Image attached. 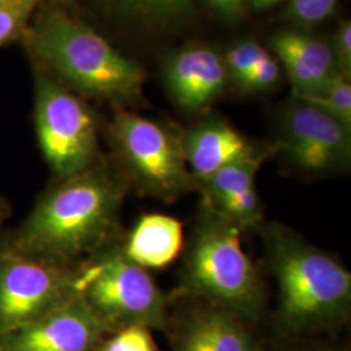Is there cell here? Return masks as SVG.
<instances>
[{
	"label": "cell",
	"instance_id": "f1b7e54d",
	"mask_svg": "<svg viewBox=\"0 0 351 351\" xmlns=\"http://www.w3.org/2000/svg\"><path fill=\"white\" fill-rule=\"evenodd\" d=\"M281 0H251L254 8L259 10V11H264V10H268L274 5H276L277 3H280Z\"/></svg>",
	"mask_w": 351,
	"mask_h": 351
},
{
	"label": "cell",
	"instance_id": "83f0119b",
	"mask_svg": "<svg viewBox=\"0 0 351 351\" xmlns=\"http://www.w3.org/2000/svg\"><path fill=\"white\" fill-rule=\"evenodd\" d=\"M245 1H246V0H228L229 7H230V11H232V16H233V20H234V19H239V16L243 12V10H245Z\"/></svg>",
	"mask_w": 351,
	"mask_h": 351
},
{
	"label": "cell",
	"instance_id": "603a6c76",
	"mask_svg": "<svg viewBox=\"0 0 351 351\" xmlns=\"http://www.w3.org/2000/svg\"><path fill=\"white\" fill-rule=\"evenodd\" d=\"M280 77V68L268 55L241 82L239 88L246 91H262L272 88Z\"/></svg>",
	"mask_w": 351,
	"mask_h": 351
},
{
	"label": "cell",
	"instance_id": "277c9868",
	"mask_svg": "<svg viewBox=\"0 0 351 351\" xmlns=\"http://www.w3.org/2000/svg\"><path fill=\"white\" fill-rule=\"evenodd\" d=\"M30 51L73 88L103 99L138 101L146 75L91 27L49 10L26 32Z\"/></svg>",
	"mask_w": 351,
	"mask_h": 351
},
{
	"label": "cell",
	"instance_id": "3957f363",
	"mask_svg": "<svg viewBox=\"0 0 351 351\" xmlns=\"http://www.w3.org/2000/svg\"><path fill=\"white\" fill-rule=\"evenodd\" d=\"M241 232L204 204L173 297L211 303L255 326L265 315L267 300L259 272L242 246Z\"/></svg>",
	"mask_w": 351,
	"mask_h": 351
},
{
	"label": "cell",
	"instance_id": "5bb4252c",
	"mask_svg": "<svg viewBox=\"0 0 351 351\" xmlns=\"http://www.w3.org/2000/svg\"><path fill=\"white\" fill-rule=\"evenodd\" d=\"M189 169L198 184L219 169L259 154L250 139L220 119H210L181 137Z\"/></svg>",
	"mask_w": 351,
	"mask_h": 351
},
{
	"label": "cell",
	"instance_id": "5b68a950",
	"mask_svg": "<svg viewBox=\"0 0 351 351\" xmlns=\"http://www.w3.org/2000/svg\"><path fill=\"white\" fill-rule=\"evenodd\" d=\"M75 291L108 333L129 326L164 332L171 317L172 297L126 258L120 241L77 265Z\"/></svg>",
	"mask_w": 351,
	"mask_h": 351
},
{
	"label": "cell",
	"instance_id": "f546056e",
	"mask_svg": "<svg viewBox=\"0 0 351 351\" xmlns=\"http://www.w3.org/2000/svg\"><path fill=\"white\" fill-rule=\"evenodd\" d=\"M13 1H16V0H0V7H3V5H7V4L13 3Z\"/></svg>",
	"mask_w": 351,
	"mask_h": 351
},
{
	"label": "cell",
	"instance_id": "cb8c5ba5",
	"mask_svg": "<svg viewBox=\"0 0 351 351\" xmlns=\"http://www.w3.org/2000/svg\"><path fill=\"white\" fill-rule=\"evenodd\" d=\"M258 351H343L314 339H278V342Z\"/></svg>",
	"mask_w": 351,
	"mask_h": 351
},
{
	"label": "cell",
	"instance_id": "ffe728a7",
	"mask_svg": "<svg viewBox=\"0 0 351 351\" xmlns=\"http://www.w3.org/2000/svg\"><path fill=\"white\" fill-rule=\"evenodd\" d=\"M43 0H16L0 7V46L13 40L26 30L32 14Z\"/></svg>",
	"mask_w": 351,
	"mask_h": 351
},
{
	"label": "cell",
	"instance_id": "52a82bcc",
	"mask_svg": "<svg viewBox=\"0 0 351 351\" xmlns=\"http://www.w3.org/2000/svg\"><path fill=\"white\" fill-rule=\"evenodd\" d=\"M34 126L52 180L81 173L98 163V125L88 106L63 85L39 75Z\"/></svg>",
	"mask_w": 351,
	"mask_h": 351
},
{
	"label": "cell",
	"instance_id": "7c38bea8",
	"mask_svg": "<svg viewBox=\"0 0 351 351\" xmlns=\"http://www.w3.org/2000/svg\"><path fill=\"white\" fill-rule=\"evenodd\" d=\"M224 59L213 47L198 46L180 51L165 68V82L180 107L199 112L211 106L226 88Z\"/></svg>",
	"mask_w": 351,
	"mask_h": 351
},
{
	"label": "cell",
	"instance_id": "4316f807",
	"mask_svg": "<svg viewBox=\"0 0 351 351\" xmlns=\"http://www.w3.org/2000/svg\"><path fill=\"white\" fill-rule=\"evenodd\" d=\"M11 203L8 202L7 198H4L1 194H0V228L3 226V223L11 216Z\"/></svg>",
	"mask_w": 351,
	"mask_h": 351
},
{
	"label": "cell",
	"instance_id": "d6986e66",
	"mask_svg": "<svg viewBox=\"0 0 351 351\" xmlns=\"http://www.w3.org/2000/svg\"><path fill=\"white\" fill-rule=\"evenodd\" d=\"M94 351H162L150 328L129 326L108 333Z\"/></svg>",
	"mask_w": 351,
	"mask_h": 351
},
{
	"label": "cell",
	"instance_id": "2e32d148",
	"mask_svg": "<svg viewBox=\"0 0 351 351\" xmlns=\"http://www.w3.org/2000/svg\"><path fill=\"white\" fill-rule=\"evenodd\" d=\"M267 156V151H261L250 158L226 165L199 182L197 189L202 191L204 204L213 207L220 202L255 188L256 175Z\"/></svg>",
	"mask_w": 351,
	"mask_h": 351
},
{
	"label": "cell",
	"instance_id": "ac0fdd59",
	"mask_svg": "<svg viewBox=\"0 0 351 351\" xmlns=\"http://www.w3.org/2000/svg\"><path fill=\"white\" fill-rule=\"evenodd\" d=\"M297 99L314 104L351 129L350 75L339 73L326 88Z\"/></svg>",
	"mask_w": 351,
	"mask_h": 351
},
{
	"label": "cell",
	"instance_id": "ba28073f",
	"mask_svg": "<svg viewBox=\"0 0 351 351\" xmlns=\"http://www.w3.org/2000/svg\"><path fill=\"white\" fill-rule=\"evenodd\" d=\"M77 267L34 259L0 243V336L36 322L75 294Z\"/></svg>",
	"mask_w": 351,
	"mask_h": 351
},
{
	"label": "cell",
	"instance_id": "484cf974",
	"mask_svg": "<svg viewBox=\"0 0 351 351\" xmlns=\"http://www.w3.org/2000/svg\"><path fill=\"white\" fill-rule=\"evenodd\" d=\"M203 1H204L211 10H213L215 12L219 13L221 17L233 20V16H232V11H230V7H229L228 0H203Z\"/></svg>",
	"mask_w": 351,
	"mask_h": 351
},
{
	"label": "cell",
	"instance_id": "4fadbf2b",
	"mask_svg": "<svg viewBox=\"0 0 351 351\" xmlns=\"http://www.w3.org/2000/svg\"><path fill=\"white\" fill-rule=\"evenodd\" d=\"M269 43L287 68L294 98L314 94L342 73L333 46L322 38L284 30L274 34Z\"/></svg>",
	"mask_w": 351,
	"mask_h": 351
},
{
	"label": "cell",
	"instance_id": "9a60e30c",
	"mask_svg": "<svg viewBox=\"0 0 351 351\" xmlns=\"http://www.w3.org/2000/svg\"><path fill=\"white\" fill-rule=\"evenodd\" d=\"M126 258L145 269H160L173 263L184 250L182 224L172 216L147 213L120 239Z\"/></svg>",
	"mask_w": 351,
	"mask_h": 351
},
{
	"label": "cell",
	"instance_id": "7a4b0ae2",
	"mask_svg": "<svg viewBox=\"0 0 351 351\" xmlns=\"http://www.w3.org/2000/svg\"><path fill=\"white\" fill-rule=\"evenodd\" d=\"M265 250L278 287V339H314L350 316L351 274L339 261L281 224L264 229Z\"/></svg>",
	"mask_w": 351,
	"mask_h": 351
},
{
	"label": "cell",
	"instance_id": "7402d4cb",
	"mask_svg": "<svg viewBox=\"0 0 351 351\" xmlns=\"http://www.w3.org/2000/svg\"><path fill=\"white\" fill-rule=\"evenodd\" d=\"M336 5L337 0H289L288 12L301 24L314 25L330 17Z\"/></svg>",
	"mask_w": 351,
	"mask_h": 351
},
{
	"label": "cell",
	"instance_id": "44dd1931",
	"mask_svg": "<svg viewBox=\"0 0 351 351\" xmlns=\"http://www.w3.org/2000/svg\"><path fill=\"white\" fill-rule=\"evenodd\" d=\"M269 53L255 40L239 42L228 51L224 63L228 73L239 84Z\"/></svg>",
	"mask_w": 351,
	"mask_h": 351
},
{
	"label": "cell",
	"instance_id": "e0dca14e",
	"mask_svg": "<svg viewBox=\"0 0 351 351\" xmlns=\"http://www.w3.org/2000/svg\"><path fill=\"white\" fill-rule=\"evenodd\" d=\"M116 12L147 26H171L190 19L191 0H107Z\"/></svg>",
	"mask_w": 351,
	"mask_h": 351
},
{
	"label": "cell",
	"instance_id": "6da1fadb",
	"mask_svg": "<svg viewBox=\"0 0 351 351\" xmlns=\"http://www.w3.org/2000/svg\"><path fill=\"white\" fill-rule=\"evenodd\" d=\"M128 188L120 169L103 158L81 173L51 180L19 226L0 229V243L34 259L77 267L121 239Z\"/></svg>",
	"mask_w": 351,
	"mask_h": 351
},
{
	"label": "cell",
	"instance_id": "9c48e42d",
	"mask_svg": "<svg viewBox=\"0 0 351 351\" xmlns=\"http://www.w3.org/2000/svg\"><path fill=\"white\" fill-rule=\"evenodd\" d=\"M278 145L298 172L324 176L345 169L351 155V129L314 104L294 98L280 114Z\"/></svg>",
	"mask_w": 351,
	"mask_h": 351
},
{
	"label": "cell",
	"instance_id": "30bf717a",
	"mask_svg": "<svg viewBox=\"0 0 351 351\" xmlns=\"http://www.w3.org/2000/svg\"><path fill=\"white\" fill-rule=\"evenodd\" d=\"M107 335L75 291L36 322L0 336V351H94Z\"/></svg>",
	"mask_w": 351,
	"mask_h": 351
},
{
	"label": "cell",
	"instance_id": "d4e9b609",
	"mask_svg": "<svg viewBox=\"0 0 351 351\" xmlns=\"http://www.w3.org/2000/svg\"><path fill=\"white\" fill-rule=\"evenodd\" d=\"M335 53L339 63V71L346 75H350L351 71V23L343 21L339 27L336 43H335Z\"/></svg>",
	"mask_w": 351,
	"mask_h": 351
},
{
	"label": "cell",
	"instance_id": "8fae6325",
	"mask_svg": "<svg viewBox=\"0 0 351 351\" xmlns=\"http://www.w3.org/2000/svg\"><path fill=\"white\" fill-rule=\"evenodd\" d=\"M254 324L219 306L201 301L171 313L164 332L171 351H258Z\"/></svg>",
	"mask_w": 351,
	"mask_h": 351
},
{
	"label": "cell",
	"instance_id": "8992f818",
	"mask_svg": "<svg viewBox=\"0 0 351 351\" xmlns=\"http://www.w3.org/2000/svg\"><path fill=\"white\" fill-rule=\"evenodd\" d=\"M111 138L129 186L165 202L197 189L181 138L165 126L119 108L113 116Z\"/></svg>",
	"mask_w": 351,
	"mask_h": 351
}]
</instances>
